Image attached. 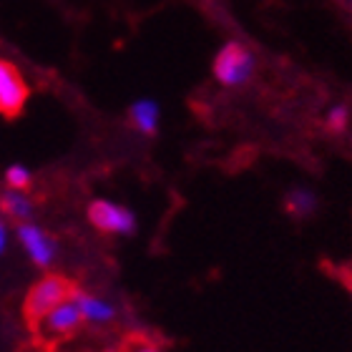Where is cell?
Segmentation results:
<instances>
[{"label": "cell", "mask_w": 352, "mask_h": 352, "mask_svg": "<svg viewBox=\"0 0 352 352\" xmlns=\"http://www.w3.org/2000/svg\"><path fill=\"white\" fill-rule=\"evenodd\" d=\"M257 74V56L244 41H227L212 58V78L221 88H244Z\"/></svg>", "instance_id": "obj_1"}, {"label": "cell", "mask_w": 352, "mask_h": 352, "mask_svg": "<svg viewBox=\"0 0 352 352\" xmlns=\"http://www.w3.org/2000/svg\"><path fill=\"white\" fill-rule=\"evenodd\" d=\"M76 292V287L71 285V279L45 272L43 277H38L25 292L23 300V312L28 317L30 324H36L41 317H45L53 307H58L60 302L71 300V294Z\"/></svg>", "instance_id": "obj_2"}, {"label": "cell", "mask_w": 352, "mask_h": 352, "mask_svg": "<svg viewBox=\"0 0 352 352\" xmlns=\"http://www.w3.org/2000/svg\"><path fill=\"white\" fill-rule=\"evenodd\" d=\"M86 219L88 224L101 232V234L109 236H131L139 227V219L133 209H129L121 201H113V199H94L86 209Z\"/></svg>", "instance_id": "obj_3"}, {"label": "cell", "mask_w": 352, "mask_h": 352, "mask_svg": "<svg viewBox=\"0 0 352 352\" xmlns=\"http://www.w3.org/2000/svg\"><path fill=\"white\" fill-rule=\"evenodd\" d=\"M15 239L21 244L23 254L28 257V262L38 270H51L56 257H58V244H56L53 234L33 219L15 224Z\"/></svg>", "instance_id": "obj_4"}, {"label": "cell", "mask_w": 352, "mask_h": 352, "mask_svg": "<svg viewBox=\"0 0 352 352\" xmlns=\"http://www.w3.org/2000/svg\"><path fill=\"white\" fill-rule=\"evenodd\" d=\"M33 327H36L38 338L45 340V342H60V340L74 338L76 332L83 327L81 309L76 305L74 294H71V300L60 302L58 307H53L48 315L41 317Z\"/></svg>", "instance_id": "obj_5"}, {"label": "cell", "mask_w": 352, "mask_h": 352, "mask_svg": "<svg viewBox=\"0 0 352 352\" xmlns=\"http://www.w3.org/2000/svg\"><path fill=\"white\" fill-rule=\"evenodd\" d=\"M30 98V88L23 71L0 56V116L13 118L23 113Z\"/></svg>", "instance_id": "obj_6"}, {"label": "cell", "mask_w": 352, "mask_h": 352, "mask_svg": "<svg viewBox=\"0 0 352 352\" xmlns=\"http://www.w3.org/2000/svg\"><path fill=\"white\" fill-rule=\"evenodd\" d=\"M74 300H76V305H78V309H81L83 324H88V327H106V324L116 322L118 309L109 297L96 294V292H86V289H78V287H76Z\"/></svg>", "instance_id": "obj_7"}, {"label": "cell", "mask_w": 352, "mask_h": 352, "mask_svg": "<svg viewBox=\"0 0 352 352\" xmlns=\"http://www.w3.org/2000/svg\"><path fill=\"white\" fill-rule=\"evenodd\" d=\"M129 124L141 136H156L162 129V106H159V101L148 98V96L136 98L129 106Z\"/></svg>", "instance_id": "obj_8"}, {"label": "cell", "mask_w": 352, "mask_h": 352, "mask_svg": "<svg viewBox=\"0 0 352 352\" xmlns=\"http://www.w3.org/2000/svg\"><path fill=\"white\" fill-rule=\"evenodd\" d=\"M0 214L8 221H15V224L30 221L33 214H36V201H33V197H30L28 191L3 186L0 189Z\"/></svg>", "instance_id": "obj_9"}, {"label": "cell", "mask_w": 352, "mask_h": 352, "mask_svg": "<svg viewBox=\"0 0 352 352\" xmlns=\"http://www.w3.org/2000/svg\"><path fill=\"white\" fill-rule=\"evenodd\" d=\"M320 209V199L317 194L309 186H292V189H287L285 194V212L292 217V219H309V217H315V212Z\"/></svg>", "instance_id": "obj_10"}, {"label": "cell", "mask_w": 352, "mask_h": 352, "mask_svg": "<svg viewBox=\"0 0 352 352\" xmlns=\"http://www.w3.org/2000/svg\"><path fill=\"white\" fill-rule=\"evenodd\" d=\"M3 184L8 189H23L28 191L30 184H33V171L25 166V164H10L3 171Z\"/></svg>", "instance_id": "obj_11"}, {"label": "cell", "mask_w": 352, "mask_h": 352, "mask_svg": "<svg viewBox=\"0 0 352 352\" xmlns=\"http://www.w3.org/2000/svg\"><path fill=\"white\" fill-rule=\"evenodd\" d=\"M324 129L335 136L340 133H345L350 129V109H347L345 103H335L327 113H324Z\"/></svg>", "instance_id": "obj_12"}, {"label": "cell", "mask_w": 352, "mask_h": 352, "mask_svg": "<svg viewBox=\"0 0 352 352\" xmlns=\"http://www.w3.org/2000/svg\"><path fill=\"white\" fill-rule=\"evenodd\" d=\"M10 239H13V232H10V227H8V219L0 214V257L8 252V247H10Z\"/></svg>", "instance_id": "obj_13"}, {"label": "cell", "mask_w": 352, "mask_h": 352, "mask_svg": "<svg viewBox=\"0 0 352 352\" xmlns=\"http://www.w3.org/2000/svg\"><path fill=\"white\" fill-rule=\"evenodd\" d=\"M338 277L342 279V285L350 289V294H352V264H342L340 267V272H338Z\"/></svg>", "instance_id": "obj_14"}, {"label": "cell", "mask_w": 352, "mask_h": 352, "mask_svg": "<svg viewBox=\"0 0 352 352\" xmlns=\"http://www.w3.org/2000/svg\"><path fill=\"white\" fill-rule=\"evenodd\" d=\"M129 352H164V350L159 345H154V342H136Z\"/></svg>", "instance_id": "obj_15"}, {"label": "cell", "mask_w": 352, "mask_h": 352, "mask_svg": "<svg viewBox=\"0 0 352 352\" xmlns=\"http://www.w3.org/2000/svg\"><path fill=\"white\" fill-rule=\"evenodd\" d=\"M335 3H338V6L342 8V10H345V13L352 18V0H335Z\"/></svg>", "instance_id": "obj_16"}]
</instances>
